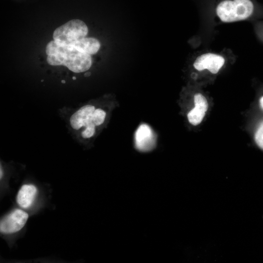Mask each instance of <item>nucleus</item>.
<instances>
[{
	"mask_svg": "<svg viewBox=\"0 0 263 263\" xmlns=\"http://www.w3.org/2000/svg\"><path fill=\"white\" fill-rule=\"evenodd\" d=\"M73 46L81 52L93 55L99 50L100 44L95 38H83L75 43Z\"/></svg>",
	"mask_w": 263,
	"mask_h": 263,
	"instance_id": "9d476101",
	"label": "nucleus"
},
{
	"mask_svg": "<svg viewBox=\"0 0 263 263\" xmlns=\"http://www.w3.org/2000/svg\"><path fill=\"white\" fill-rule=\"evenodd\" d=\"M106 116L107 113L103 109L86 104L69 114L66 122L76 139L88 140L95 135L96 128L104 123Z\"/></svg>",
	"mask_w": 263,
	"mask_h": 263,
	"instance_id": "f03ea898",
	"label": "nucleus"
},
{
	"mask_svg": "<svg viewBox=\"0 0 263 263\" xmlns=\"http://www.w3.org/2000/svg\"><path fill=\"white\" fill-rule=\"evenodd\" d=\"M254 29L257 38L263 42V20L253 21Z\"/></svg>",
	"mask_w": 263,
	"mask_h": 263,
	"instance_id": "9b49d317",
	"label": "nucleus"
},
{
	"mask_svg": "<svg viewBox=\"0 0 263 263\" xmlns=\"http://www.w3.org/2000/svg\"><path fill=\"white\" fill-rule=\"evenodd\" d=\"M61 82H62V83H65V81L64 80H62Z\"/></svg>",
	"mask_w": 263,
	"mask_h": 263,
	"instance_id": "dca6fc26",
	"label": "nucleus"
},
{
	"mask_svg": "<svg viewBox=\"0 0 263 263\" xmlns=\"http://www.w3.org/2000/svg\"><path fill=\"white\" fill-rule=\"evenodd\" d=\"M90 74H91V73H90V72L86 73H85V75L86 76H87L90 75Z\"/></svg>",
	"mask_w": 263,
	"mask_h": 263,
	"instance_id": "4468645a",
	"label": "nucleus"
},
{
	"mask_svg": "<svg viewBox=\"0 0 263 263\" xmlns=\"http://www.w3.org/2000/svg\"><path fill=\"white\" fill-rule=\"evenodd\" d=\"M260 103L261 106L263 109V96H262L260 99Z\"/></svg>",
	"mask_w": 263,
	"mask_h": 263,
	"instance_id": "ddd939ff",
	"label": "nucleus"
},
{
	"mask_svg": "<svg viewBox=\"0 0 263 263\" xmlns=\"http://www.w3.org/2000/svg\"><path fill=\"white\" fill-rule=\"evenodd\" d=\"M236 60V56L229 49L220 51L201 50L193 59V76L199 74L216 75L229 63Z\"/></svg>",
	"mask_w": 263,
	"mask_h": 263,
	"instance_id": "20e7f679",
	"label": "nucleus"
},
{
	"mask_svg": "<svg viewBox=\"0 0 263 263\" xmlns=\"http://www.w3.org/2000/svg\"><path fill=\"white\" fill-rule=\"evenodd\" d=\"M194 107L188 113L189 122L193 126L201 123L208 108L206 96L200 92H197L194 95Z\"/></svg>",
	"mask_w": 263,
	"mask_h": 263,
	"instance_id": "0eeeda50",
	"label": "nucleus"
},
{
	"mask_svg": "<svg viewBox=\"0 0 263 263\" xmlns=\"http://www.w3.org/2000/svg\"><path fill=\"white\" fill-rule=\"evenodd\" d=\"M73 79H74V80H75V79H76V77H74H74H73Z\"/></svg>",
	"mask_w": 263,
	"mask_h": 263,
	"instance_id": "2eb2a0df",
	"label": "nucleus"
},
{
	"mask_svg": "<svg viewBox=\"0 0 263 263\" xmlns=\"http://www.w3.org/2000/svg\"><path fill=\"white\" fill-rule=\"evenodd\" d=\"M255 140L257 145L263 150V122L260 124L255 133Z\"/></svg>",
	"mask_w": 263,
	"mask_h": 263,
	"instance_id": "f8f14e48",
	"label": "nucleus"
},
{
	"mask_svg": "<svg viewBox=\"0 0 263 263\" xmlns=\"http://www.w3.org/2000/svg\"><path fill=\"white\" fill-rule=\"evenodd\" d=\"M28 218L27 212L21 209H15L0 221V232L9 234L19 231L24 226Z\"/></svg>",
	"mask_w": 263,
	"mask_h": 263,
	"instance_id": "423d86ee",
	"label": "nucleus"
},
{
	"mask_svg": "<svg viewBox=\"0 0 263 263\" xmlns=\"http://www.w3.org/2000/svg\"><path fill=\"white\" fill-rule=\"evenodd\" d=\"M46 53L49 64L63 65L74 73L85 72L92 65L90 55L81 52L73 46L59 45L54 40L47 44Z\"/></svg>",
	"mask_w": 263,
	"mask_h": 263,
	"instance_id": "7ed1b4c3",
	"label": "nucleus"
},
{
	"mask_svg": "<svg viewBox=\"0 0 263 263\" xmlns=\"http://www.w3.org/2000/svg\"><path fill=\"white\" fill-rule=\"evenodd\" d=\"M37 191L36 187L33 185H23L17 195V203L20 207L24 208L30 207L34 201Z\"/></svg>",
	"mask_w": 263,
	"mask_h": 263,
	"instance_id": "6e6552de",
	"label": "nucleus"
},
{
	"mask_svg": "<svg viewBox=\"0 0 263 263\" xmlns=\"http://www.w3.org/2000/svg\"><path fill=\"white\" fill-rule=\"evenodd\" d=\"M152 139V133L150 128L146 124L141 125L135 133V143L137 148L143 151L150 149V143Z\"/></svg>",
	"mask_w": 263,
	"mask_h": 263,
	"instance_id": "1a4fd4ad",
	"label": "nucleus"
},
{
	"mask_svg": "<svg viewBox=\"0 0 263 263\" xmlns=\"http://www.w3.org/2000/svg\"><path fill=\"white\" fill-rule=\"evenodd\" d=\"M88 32L86 24L79 19L71 20L57 28L53 33L54 40L58 45L73 46L85 38Z\"/></svg>",
	"mask_w": 263,
	"mask_h": 263,
	"instance_id": "39448f33",
	"label": "nucleus"
},
{
	"mask_svg": "<svg viewBox=\"0 0 263 263\" xmlns=\"http://www.w3.org/2000/svg\"><path fill=\"white\" fill-rule=\"evenodd\" d=\"M204 9L221 23L257 20L263 18L258 0H204Z\"/></svg>",
	"mask_w": 263,
	"mask_h": 263,
	"instance_id": "f257e3e1",
	"label": "nucleus"
}]
</instances>
